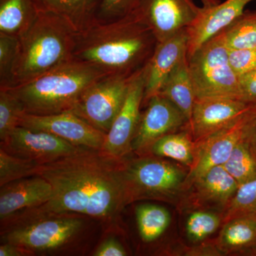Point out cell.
<instances>
[{"label": "cell", "mask_w": 256, "mask_h": 256, "mask_svg": "<svg viewBox=\"0 0 256 256\" xmlns=\"http://www.w3.org/2000/svg\"><path fill=\"white\" fill-rule=\"evenodd\" d=\"M201 10L194 0H143L136 12L161 43L190 28Z\"/></svg>", "instance_id": "9"}, {"label": "cell", "mask_w": 256, "mask_h": 256, "mask_svg": "<svg viewBox=\"0 0 256 256\" xmlns=\"http://www.w3.org/2000/svg\"><path fill=\"white\" fill-rule=\"evenodd\" d=\"M76 34L77 32L63 18L41 10L33 24L18 37L12 87L73 60Z\"/></svg>", "instance_id": "3"}, {"label": "cell", "mask_w": 256, "mask_h": 256, "mask_svg": "<svg viewBox=\"0 0 256 256\" xmlns=\"http://www.w3.org/2000/svg\"><path fill=\"white\" fill-rule=\"evenodd\" d=\"M230 66L238 76L256 68V48L228 50Z\"/></svg>", "instance_id": "34"}, {"label": "cell", "mask_w": 256, "mask_h": 256, "mask_svg": "<svg viewBox=\"0 0 256 256\" xmlns=\"http://www.w3.org/2000/svg\"><path fill=\"white\" fill-rule=\"evenodd\" d=\"M95 256H124L127 252L124 247L114 238H109L104 240L94 254Z\"/></svg>", "instance_id": "37"}, {"label": "cell", "mask_w": 256, "mask_h": 256, "mask_svg": "<svg viewBox=\"0 0 256 256\" xmlns=\"http://www.w3.org/2000/svg\"><path fill=\"white\" fill-rule=\"evenodd\" d=\"M217 242L224 252L256 249V218L239 217L223 224Z\"/></svg>", "instance_id": "23"}, {"label": "cell", "mask_w": 256, "mask_h": 256, "mask_svg": "<svg viewBox=\"0 0 256 256\" xmlns=\"http://www.w3.org/2000/svg\"><path fill=\"white\" fill-rule=\"evenodd\" d=\"M256 0H226L210 8L202 6L196 21L188 28V58L198 48L218 34L244 12L249 3Z\"/></svg>", "instance_id": "17"}, {"label": "cell", "mask_w": 256, "mask_h": 256, "mask_svg": "<svg viewBox=\"0 0 256 256\" xmlns=\"http://www.w3.org/2000/svg\"><path fill=\"white\" fill-rule=\"evenodd\" d=\"M143 0H100L96 23H108L132 14Z\"/></svg>", "instance_id": "33"}, {"label": "cell", "mask_w": 256, "mask_h": 256, "mask_svg": "<svg viewBox=\"0 0 256 256\" xmlns=\"http://www.w3.org/2000/svg\"><path fill=\"white\" fill-rule=\"evenodd\" d=\"M216 35L228 50L256 48V10L244 12Z\"/></svg>", "instance_id": "25"}, {"label": "cell", "mask_w": 256, "mask_h": 256, "mask_svg": "<svg viewBox=\"0 0 256 256\" xmlns=\"http://www.w3.org/2000/svg\"><path fill=\"white\" fill-rule=\"evenodd\" d=\"M227 206L222 224L239 217L256 218V178L240 185Z\"/></svg>", "instance_id": "28"}, {"label": "cell", "mask_w": 256, "mask_h": 256, "mask_svg": "<svg viewBox=\"0 0 256 256\" xmlns=\"http://www.w3.org/2000/svg\"><path fill=\"white\" fill-rule=\"evenodd\" d=\"M25 112L21 101L8 89L0 88V140L4 141L18 126L20 118Z\"/></svg>", "instance_id": "30"}, {"label": "cell", "mask_w": 256, "mask_h": 256, "mask_svg": "<svg viewBox=\"0 0 256 256\" xmlns=\"http://www.w3.org/2000/svg\"><path fill=\"white\" fill-rule=\"evenodd\" d=\"M132 201L136 198L168 196L186 180L183 170L168 161L146 158L126 162Z\"/></svg>", "instance_id": "8"}, {"label": "cell", "mask_w": 256, "mask_h": 256, "mask_svg": "<svg viewBox=\"0 0 256 256\" xmlns=\"http://www.w3.org/2000/svg\"><path fill=\"white\" fill-rule=\"evenodd\" d=\"M158 44L150 28L134 12L77 32L73 60L106 75L132 76L146 66Z\"/></svg>", "instance_id": "2"}, {"label": "cell", "mask_w": 256, "mask_h": 256, "mask_svg": "<svg viewBox=\"0 0 256 256\" xmlns=\"http://www.w3.org/2000/svg\"><path fill=\"white\" fill-rule=\"evenodd\" d=\"M223 166L238 186L256 178V156L244 137Z\"/></svg>", "instance_id": "27"}, {"label": "cell", "mask_w": 256, "mask_h": 256, "mask_svg": "<svg viewBox=\"0 0 256 256\" xmlns=\"http://www.w3.org/2000/svg\"><path fill=\"white\" fill-rule=\"evenodd\" d=\"M38 162L12 156L0 148V186L34 176Z\"/></svg>", "instance_id": "29"}, {"label": "cell", "mask_w": 256, "mask_h": 256, "mask_svg": "<svg viewBox=\"0 0 256 256\" xmlns=\"http://www.w3.org/2000/svg\"><path fill=\"white\" fill-rule=\"evenodd\" d=\"M188 30L158 43L146 69L144 100L159 94L165 82L176 66L188 58Z\"/></svg>", "instance_id": "16"}, {"label": "cell", "mask_w": 256, "mask_h": 256, "mask_svg": "<svg viewBox=\"0 0 256 256\" xmlns=\"http://www.w3.org/2000/svg\"><path fill=\"white\" fill-rule=\"evenodd\" d=\"M204 8H210V6H214L220 2V0H201Z\"/></svg>", "instance_id": "39"}, {"label": "cell", "mask_w": 256, "mask_h": 256, "mask_svg": "<svg viewBox=\"0 0 256 256\" xmlns=\"http://www.w3.org/2000/svg\"><path fill=\"white\" fill-rule=\"evenodd\" d=\"M134 75L100 77L82 92L72 112L107 134L124 105Z\"/></svg>", "instance_id": "6"}, {"label": "cell", "mask_w": 256, "mask_h": 256, "mask_svg": "<svg viewBox=\"0 0 256 256\" xmlns=\"http://www.w3.org/2000/svg\"><path fill=\"white\" fill-rule=\"evenodd\" d=\"M248 109L232 124L201 142H196L194 162L186 178L190 182L194 183L210 168L223 165L228 160L244 137Z\"/></svg>", "instance_id": "15"}, {"label": "cell", "mask_w": 256, "mask_h": 256, "mask_svg": "<svg viewBox=\"0 0 256 256\" xmlns=\"http://www.w3.org/2000/svg\"><path fill=\"white\" fill-rule=\"evenodd\" d=\"M37 0H0V33L20 37L40 14Z\"/></svg>", "instance_id": "20"}, {"label": "cell", "mask_w": 256, "mask_h": 256, "mask_svg": "<svg viewBox=\"0 0 256 256\" xmlns=\"http://www.w3.org/2000/svg\"><path fill=\"white\" fill-rule=\"evenodd\" d=\"M146 104L132 142V150L138 152L150 150L160 138L178 132L188 124L184 114L160 94L151 97Z\"/></svg>", "instance_id": "14"}, {"label": "cell", "mask_w": 256, "mask_h": 256, "mask_svg": "<svg viewBox=\"0 0 256 256\" xmlns=\"http://www.w3.org/2000/svg\"><path fill=\"white\" fill-rule=\"evenodd\" d=\"M53 188L38 175L15 180L1 186L0 218H9L18 210L42 206L53 196Z\"/></svg>", "instance_id": "18"}, {"label": "cell", "mask_w": 256, "mask_h": 256, "mask_svg": "<svg viewBox=\"0 0 256 256\" xmlns=\"http://www.w3.org/2000/svg\"><path fill=\"white\" fill-rule=\"evenodd\" d=\"M1 148L18 158L45 162L78 152L86 148L74 146L52 133L18 126L4 141Z\"/></svg>", "instance_id": "13"}, {"label": "cell", "mask_w": 256, "mask_h": 256, "mask_svg": "<svg viewBox=\"0 0 256 256\" xmlns=\"http://www.w3.org/2000/svg\"><path fill=\"white\" fill-rule=\"evenodd\" d=\"M34 175L47 180L54 192L50 201L31 210L28 218L76 213L110 220L132 202L126 162L101 150L87 148L38 163Z\"/></svg>", "instance_id": "1"}, {"label": "cell", "mask_w": 256, "mask_h": 256, "mask_svg": "<svg viewBox=\"0 0 256 256\" xmlns=\"http://www.w3.org/2000/svg\"><path fill=\"white\" fill-rule=\"evenodd\" d=\"M196 98L222 96L238 99L239 77L228 60V48L218 35L188 58Z\"/></svg>", "instance_id": "5"}, {"label": "cell", "mask_w": 256, "mask_h": 256, "mask_svg": "<svg viewBox=\"0 0 256 256\" xmlns=\"http://www.w3.org/2000/svg\"><path fill=\"white\" fill-rule=\"evenodd\" d=\"M222 224V220L214 214L193 212L186 220V234L190 240L200 242L214 233Z\"/></svg>", "instance_id": "32"}, {"label": "cell", "mask_w": 256, "mask_h": 256, "mask_svg": "<svg viewBox=\"0 0 256 256\" xmlns=\"http://www.w3.org/2000/svg\"><path fill=\"white\" fill-rule=\"evenodd\" d=\"M106 76L84 62L72 60L36 78L8 89L26 114L36 116L72 111L87 88Z\"/></svg>", "instance_id": "4"}, {"label": "cell", "mask_w": 256, "mask_h": 256, "mask_svg": "<svg viewBox=\"0 0 256 256\" xmlns=\"http://www.w3.org/2000/svg\"><path fill=\"white\" fill-rule=\"evenodd\" d=\"M244 139L248 143L256 156V104H252L248 110Z\"/></svg>", "instance_id": "36"}, {"label": "cell", "mask_w": 256, "mask_h": 256, "mask_svg": "<svg viewBox=\"0 0 256 256\" xmlns=\"http://www.w3.org/2000/svg\"><path fill=\"white\" fill-rule=\"evenodd\" d=\"M24 225L6 232L5 242L13 244L25 252L52 250L69 242L82 226L78 217L54 214L33 217Z\"/></svg>", "instance_id": "7"}, {"label": "cell", "mask_w": 256, "mask_h": 256, "mask_svg": "<svg viewBox=\"0 0 256 256\" xmlns=\"http://www.w3.org/2000/svg\"><path fill=\"white\" fill-rule=\"evenodd\" d=\"M159 94L174 104L190 121L196 94L188 70V58L172 72Z\"/></svg>", "instance_id": "21"}, {"label": "cell", "mask_w": 256, "mask_h": 256, "mask_svg": "<svg viewBox=\"0 0 256 256\" xmlns=\"http://www.w3.org/2000/svg\"><path fill=\"white\" fill-rule=\"evenodd\" d=\"M252 105L234 98H196L186 129L195 142H201L232 124Z\"/></svg>", "instance_id": "12"}, {"label": "cell", "mask_w": 256, "mask_h": 256, "mask_svg": "<svg viewBox=\"0 0 256 256\" xmlns=\"http://www.w3.org/2000/svg\"><path fill=\"white\" fill-rule=\"evenodd\" d=\"M198 195L203 200L228 204L238 188L223 165L214 166L194 182Z\"/></svg>", "instance_id": "22"}, {"label": "cell", "mask_w": 256, "mask_h": 256, "mask_svg": "<svg viewBox=\"0 0 256 256\" xmlns=\"http://www.w3.org/2000/svg\"><path fill=\"white\" fill-rule=\"evenodd\" d=\"M136 218L140 236L146 242L160 238L171 222V216L166 208L150 204L139 205L136 208Z\"/></svg>", "instance_id": "26"}, {"label": "cell", "mask_w": 256, "mask_h": 256, "mask_svg": "<svg viewBox=\"0 0 256 256\" xmlns=\"http://www.w3.org/2000/svg\"><path fill=\"white\" fill-rule=\"evenodd\" d=\"M18 126L52 133L74 146L89 149H102L106 136L72 111L47 116L24 112Z\"/></svg>", "instance_id": "11"}, {"label": "cell", "mask_w": 256, "mask_h": 256, "mask_svg": "<svg viewBox=\"0 0 256 256\" xmlns=\"http://www.w3.org/2000/svg\"><path fill=\"white\" fill-rule=\"evenodd\" d=\"M239 100L256 104V68L239 76Z\"/></svg>", "instance_id": "35"}, {"label": "cell", "mask_w": 256, "mask_h": 256, "mask_svg": "<svg viewBox=\"0 0 256 256\" xmlns=\"http://www.w3.org/2000/svg\"><path fill=\"white\" fill-rule=\"evenodd\" d=\"M154 156L170 158L191 168L196 156V143L188 130L163 136L152 146Z\"/></svg>", "instance_id": "24"}, {"label": "cell", "mask_w": 256, "mask_h": 256, "mask_svg": "<svg viewBox=\"0 0 256 256\" xmlns=\"http://www.w3.org/2000/svg\"><path fill=\"white\" fill-rule=\"evenodd\" d=\"M146 66L132 79L124 105L114 118L110 130L106 134L101 150L116 158H122L132 150V142L141 116L144 100Z\"/></svg>", "instance_id": "10"}, {"label": "cell", "mask_w": 256, "mask_h": 256, "mask_svg": "<svg viewBox=\"0 0 256 256\" xmlns=\"http://www.w3.org/2000/svg\"><path fill=\"white\" fill-rule=\"evenodd\" d=\"M18 38L0 33V88L12 86Z\"/></svg>", "instance_id": "31"}, {"label": "cell", "mask_w": 256, "mask_h": 256, "mask_svg": "<svg viewBox=\"0 0 256 256\" xmlns=\"http://www.w3.org/2000/svg\"><path fill=\"white\" fill-rule=\"evenodd\" d=\"M100 0H37L40 10L62 16L77 32L96 23Z\"/></svg>", "instance_id": "19"}, {"label": "cell", "mask_w": 256, "mask_h": 256, "mask_svg": "<svg viewBox=\"0 0 256 256\" xmlns=\"http://www.w3.org/2000/svg\"><path fill=\"white\" fill-rule=\"evenodd\" d=\"M26 252L22 249L13 245V244L4 242L0 246V256H22L25 255Z\"/></svg>", "instance_id": "38"}]
</instances>
